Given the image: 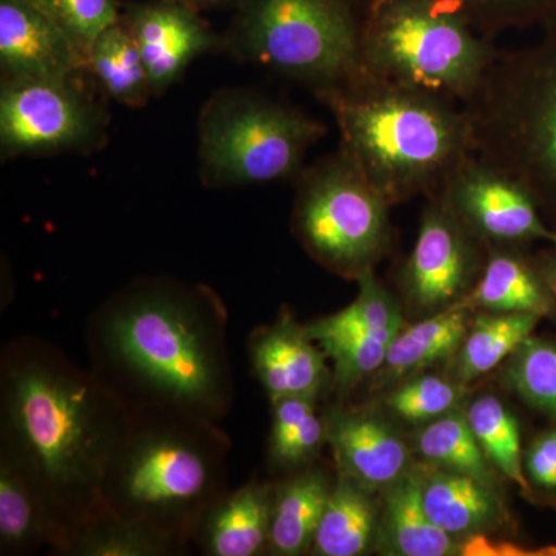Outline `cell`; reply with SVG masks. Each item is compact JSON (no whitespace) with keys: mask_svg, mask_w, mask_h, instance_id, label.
I'll return each mask as SVG.
<instances>
[{"mask_svg":"<svg viewBox=\"0 0 556 556\" xmlns=\"http://www.w3.org/2000/svg\"><path fill=\"white\" fill-rule=\"evenodd\" d=\"M316 97L338 124L340 150L391 206L437 192L473 153L466 110L444 98L364 70Z\"/></svg>","mask_w":556,"mask_h":556,"instance_id":"4","label":"cell"},{"mask_svg":"<svg viewBox=\"0 0 556 556\" xmlns=\"http://www.w3.org/2000/svg\"><path fill=\"white\" fill-rule=\"evenodd\" d=\"M249 358L270 402L294 396L318 401L332 388L327 354L287 308L273 324L252 331Z\"/></svg>","mask_w":556,"mask_h":556,"instance_id":"13","label":"cell"},{"mask_svg":"<svg viewBox=\"0 0 556 556\" xmlns=\"http://www.w3.org/2000/svg\"><path fill=\"white\" fill-rule=\"evenodd\" d=\"M447 9L489 36L529 25H543L556 16V0H439Z\"/></svg>","mask_w":556,"mask_h":556,"instance_id":"35","label":"cell"},{"mask_svg":"<svg viewBox=\"0 0 556 556\" xmlns=\"http://www.w3.org/2000/svg\"><path fill=\"white\" fill-rule=\"evenodd\" d=\"M394 336L393 332L356 331L317 340L332 364V388L340 394L348 393L362 379L378 372Z\"/></svg>","mask_w":556,"mask_h":556,"instance_id":"33","label":"cell"},{"mask_svg":"<svg viewBox=\"0 0 556 556\" xmlns=\"http://www.w3.org/2000/svg\"><path fill=\"white\" fill-rule=\"evenodd\" d=\"M527 478L543 489H556V428L540 434L525 456Z\"/></svg>","mask_w":556,"mask_h":556,"instance_id":"37","label":"cell"},{"mask_svg":"<svg viewBox=\"0 0 556 556\" xmlns=\"http://www.w3.org/2000/svg\"><path fill=\"white\" fill-rule=\"evenodd\" d=\"M148 68L153 94L177 84L217 39L193 7L178 0L130 7L123 17Z\"/></svg>","mask_w":556,"mask_h":556,"instance_id":"15","label":"cell"},{"mask_svg":"<svg viewBox=\"0 0 556 556\" xmlns=\"http://www.w3.org/2000/svg\"><path fill=\"white\" fill-rule=\"evenodd\" d=\"M466 416L482 452L497 473L517 484L525 495H530L532 490L526 473L521 433L514 413L495 394H484L468 405Z\"/></svg>","mask_w":556,"mask_h":556,"instance_id":"29","label":"cell"},{"mask_svg":"<svg viewBox=\"0 0 556 556\" xmlns=\"http://www.w3.org/2000/svg\"><path fill=\"white\" fill-rule=\"evenodd\" d=\"M540 320L533 314L475 311L466 338L450 358V378L464 386L484 378L508 361Z\"/></svg>","mask_w":556,"mask_h":556,"instance_id":"24","label":"cell"},{"mask_svg":"<svg viewBox=\"0 0 556 556\" xmlns=\"http://www.w3.org/2000/svg\"><path fill=\"white\" fill-rule=\"evenodd\" d=\"M317 402L299 396L270 402L268 460L274 470L295 473L313 466L327 444V420L318 415Z\"/></svg>","mask_w":556,"mask_h":556,"instance_id":"27","label":"cell"},{"mask_svg":"<svg viewBox=\"0 0 556 556\" xmlns=\"http://www.w3.org/2000/svg\"><path fill=\"white\" fill-rule=\"evenodd\" d=\"M464 110L475 155L521 182L556 229V16L532 46L497 54Z\"/></svg>","mask_w":556,"mask_h":556,"instance_id":"5","label":"cell"},{"mask_svg":"<svg viewBox=\"0 0 556 556\" xmlns=\"http://www.w3.org/2000/svg\"><path fill=\"white\" fill-rule=\"evenodd\" d=\"M325 131L320 121L257 91L219 90L200 113L201 177L214 188L299 178Z\"/></svg>","mask_w":556,"mask_h":556,"instance_id":"8","label":"cell"},{"mask_svg":"<svg viewBox=\"0 0 556 556\" xmlns=\"http://www.w3.org/2000/svg\"><path fill=\"white\" fill-rule=\"evenodd\" d=\"M460 556H497L496 541L490 540L486 533H478L464 538L459 543Z\"/></svg>","mask_w":556,"mask_h":556,"instance_id":"39","label":"cell"},{"mask_svg":"<svg viewBox=\"0 0 556 556\" xmlns=\"http://www.w3.org/2000/svg\"><path fill=\"white\" fill-rule=\"evenodd\" d=\"M43 546L53 554L60 547L49 511L30 482L0 456V554L31 555Z\"/></svg>","mask_w":556,"mask_h":556,"instance_id":"25","label":"cell"},{"mask_svg":"<svg viewBox=\"0 0 556 556\" xmlns=\"http://www.w3.org/2000/svg\"><path fill=\"white\" fill-rule=\"evenodd\" d=\"M533 262H535L538 273L546 281L548 291L554 295L556 303V244H548V248L543 249L533 257Z\"/></svg>","mask_w":556,"mask_h":556,"instance_id":"38","label":"cell"},{"mask_svg":"<svg viewBox=\"0 0 556 556\" xmlns=\"http://www.w3.org/2000/svg\"><path fill=\"white\" fill-rule=\"evenodd\" d=\"M455 308L556 316L554 295L538 273L533 257L521 247L486 248L477 285Z\"/></svg>","mask_w":556,"mask_h":556,"instance_id":"19","label":"cell"},{"mask_svg":"<svg viewBox=\"0 0 556 556\" xmlns=\"http://www.w3.org/2000/svg\"><path fill=\"white\" fill-rule=\"evenodd\" d=\"M76 78H2L3 156L84 152L104 139V110Z\"/></svg>","mask_w":556,"mask_h":556,"instance_id":"10","label":"cell"},{"mask_svg":"<svg viewBox=\"0 0 556 556\" xmlns=\"http://www.w3.org/2000/svg\"><path fill=\"white\" fill-rule=\"evenodd\" d=\"M379 506L372 492L339 473L309 554L362 556L378 547Z\"/></svg>","mask_w":556,"mask_h":556,"instance_id":"22","label":"cell"},{"mask_svg":"<svg viewBox=\"0 0 556 556\" xmlns=\"http://www.w3.org/2000/svg\"><path fill=\"white\" fill-rule=\"evenodd\" d=\"M292 230L329 273L357 280L390 252L391 204L342 150L299 175Z\"/></svg>","mask_w":556,"mask_h":556,"instance_id":"9","label":"cell"},{"mask_svg":"<svg viewBox=\"0 0 556 556\" xmlns=\"http://www.w3.org/2000/svg\"><path fill=\"white\" fill-rule=\"evenodd\" d=\"M178 2L186 3V5L199 9V7H215L219 3L228 2V0H178Z\"/></svg>","mask_w":556,"mask_h":556,"instance_id":"40","label":"cell"},{"mask_svg":"<svg viewBox=\"0 0 556 556\" xmlns=\"http://www.w3.org/2000/svg\"><path fill=\"white\" fill-rule=\"evenodd\" d=\"M508 386L526 404L556 419V342L530 336L506 362Z\"/></svg>","mask_w":556,"mask_h":556,"instance_id":"32","label":"cell"},{"mask_svg":"<svg viewBox=\"0 0 556 556\" xmlns=\"http://www.w3.org/2000/svg\"><path fill=\"white\" fill-rule=\"evenodd\" d=\"M361 56L368 75L467 105L497 53L439 0H368Z\"/></svg>","mask_w":556,"mask_h":556,"instance_id":"6","label":"cell"},{"mask_svg":"<svg viewBox=\"0 0 556 556\" xmlns=\"http://www.w3.org/2000/svg\"><path fill=\"white\" fill-rule=\"evenodd\" d=\"M427 199L415 248L397 276L405 308L420 318L455 308L477 285L486 255L439 190Z\"/></svg>","mask_w":556,"mask_h":556,"instance_id":"11","label":"cell"},{"mask_svg":"<svg viewBox=\"0 0 556 556\" xmlns=\"http://www.w3.org/2000/svg\"><path fill=\"white\" fill-rule=\"evenodd\" d=\"M78 47L89 62L94 40L121 20L115 0H31Z\"/></svg>","mask_w":556,"mask_h":556,"instance_id":"36","label":"cell"},{"mask_svg":"<svg viewBox=\"0 0 556 556\" xmlns=\"http://www.w3.org/2000/svg\"><path fill=\"white\" fill-rule=\"evenodd\" d=\"M68 556H175L181 548L105 511L70 544Z\"/></svg>","mask_w":556,"mask_h":556,"instance_id":"31","label":"cell"},{"mask_svg":"<svg viewBox=\"0 0 556 556\" xmlns=\"http://www.w3.org/2000/svg\"><path fill=\"white\" fill-rule=\"evenodd\" d=\"M126 407L93 369L24 336L0 354V456L30 482L60 536L56 555L108 511L102 481Z\"/></svg>","mask_w":556,"mask_h":556,"instance_id":"1","label":"cell"},{"mask_svg":"<svg viewBox=\"0 0 556 556\" xmlns=\"http://www.w3.org/2000/svg\"><path fill=\"white\" fill-rule=\"evenodd\" d=\"M228 320L207 285L137 278L90 314V368L127 412L218 424L236 397Z\"/></svg>","mask_w":556,"mask_h":556,"instance_id":"2","label":"cell"},{"mask_svg":"<svg viewBox=\"0 0 556 556\" xmlns=\"http://www.w3.org/2000/svg\"><path fill=\"white\" fill-rule=\"evenodd\" d=\"M362 24L357 0H240L230 40L243 60L320 91L362 72Z\"/></svg>","mask_w":556,"mask_h":556,"instance_id":"7","label":"cell"},{"mask_svg":"<svg viewBox=\"0 0 556 556\" xmlns=\"http://www.w3.org/2000/svg\"><path fill=\"white\" fill-rule=\"evenodd\" d=\"M471 314L452 308L404 325L388 346L378 382H401L438 362L450 361L466 338Z\"/></svg>","mask_w":556,"mask_h":556,"instance_id":"23","label":"cell"},{"mask_svg":"<svg viewBox=\"0 0 556 556\" xmlns=\"http://www.w3.org/2000/svg\"><path fill=\"white\" fill-rule=\"evenodd\" d=\"M457 218L485 248L556 244V229L529 190L506 172L470 153L439 189Z\"/></svg>","mask_w":556,"mask_h":556,"instance_id":"12","label":"cell"},{"mask_svg":"<svg viewBox=\"0 0 556 556\" xmlns=\"http://www.w3.org/2000/svg\"><path fill=\"white\" fill-rule=\"evenodd\" d=\"M378 546L383 554L394 556L459 555V541L428 517L417 464L382 492Z\"/></svg>","mask_w":556,"mask_h":556,"instance_id":"20","label":"cell"},{"mask_svg":"<svg viewBox=\"0 0 556 556\" xmlns=\"http://www.w3.org/2000/svg\"><path fill=\"white\" fill-rule=\"evenodd\" d=\"M87 73L102 93L129 108H141L153 94L148 68L123 17L94 40Z\"/></svg>","mask_w":556,"mask_h":556,"instance_id":"26","label":"cell"},{"mask_svg":"<svg viewBox=\"0 0 556 556\" xmlns=\"http://www.w3.org/2000/svg\"><path fill=\"white\" fill-rule=\"evenodd\" d=\"M2 78H67L87 73L78 47L31 0H0Z\"/></svg>","mask_w":556,"mask_h":556,"instance_id":"16","label":"cell"},{"mask_svg":"<svg viewBox=\"0 0 556 556\" xmlns=\"http://www.w3.org/2000/svg\"><path fill=\"white\" fill-rule=\"evenodd\" d=\"M336 478L338 475L331 477L324 468L309 466L274 482L269 555L309 554Z\"/></svg>","mask_w":556,"mask_h":556,"instance_id":"21","label":"cell"},{"mask_svg":"<svg viewBox=\"0 0 556 556\" xmlns=\"http://www.w3.org/2000/svg\"><path fill=\"white\" fill-rule=\"evenodd\" d=\"M428 517L447 535L463 541L478 533L497 532L508 522V510L497 486L445 468L417 464Z\"/></svg>","mask_w":556,"mask_h":556,"instance_id":"17","label":"cell"},{"mask_svg":"<svg viewBox=\"0 0 556 556\" xmlns=\"http://www.w3.org/2000/svg\"><path fill=\"white\" fill-rule=\"evenodd\" d=\"M466 387L452 378L415 375L401 380L399 386L387 394L383 404L397 419L424 426L455 412L463 401Z\"/></svg>","mask_w":556,"mask_h":556,"instance_id":"34","label":"cell"},{"mask_svg":"<svg viewBox=\"0 0 556 556\" xmlns=\"http://www.w3.org/2000/svg\"><path fill=\"white\" fill-rule=\"evenodd\" d=\"M229 450L218 424L129 412L105 468L104 506L188 554L201 519L229 490Z\"/></svg>","mask_w":556,"mask_h":556,"instance_id":"3","label":"cell"},{"mask_svg":"<svg viewBox=\"0 0 556 556\" xmlns=\"http://www.w3.org/2000/svg\"><path fill=\"white\" fill-rule=\"evenodd\" d=\"M339 473L382 493L413 467L412 448L390 420L367 408L336 407L325 415Z\"/></svg>","mask_w":556,"mask_h":556,"instance_id":"14","label":"cell"},{"mask_svg":"<svg viewBox=\"0 0 556 556\" xmlns=\"http://www.w3.org/2000/svg\"><path fill=\"white\" fill-rule=\"evenodd\" d=\"M358 294L345 309L305 325L314 342L328 336L356 331H380L397 334L405 321L401 303L376 277L375 269L357 278Z\"/></svg>","mask_w":556,"mask_h":556,"instance_id":"30","label":"cell"},{"mask_svg":"<svg viewBox=\"0 0 556 556\" xmlns=\"http://www.w3.org/2000/svg\"><path fill=\"white\" fill-rule=\"evenodd\" d=\"M412 445L422 463L497 484L500 473L482 452L466 413L459 409L420 426Z\"/></svg>","mask_w":556,"mask_h":556,"instance_id":"28","label":"cell"},{"mask_svg":"<svg viewBox=\"0 0 556 556\" xmlns=\"http://www.w3.org/2000/svg\"><path fill=\"white\" fill-rule=\"evenodd\" d=\"M273 500L274 482L257 478L228 490L201 519L193 544L207 556L268 554Z\"/></svg>","mask_w":556,"mask_h":556,"instance_id":"18","label":"cell"}]
</instances>
